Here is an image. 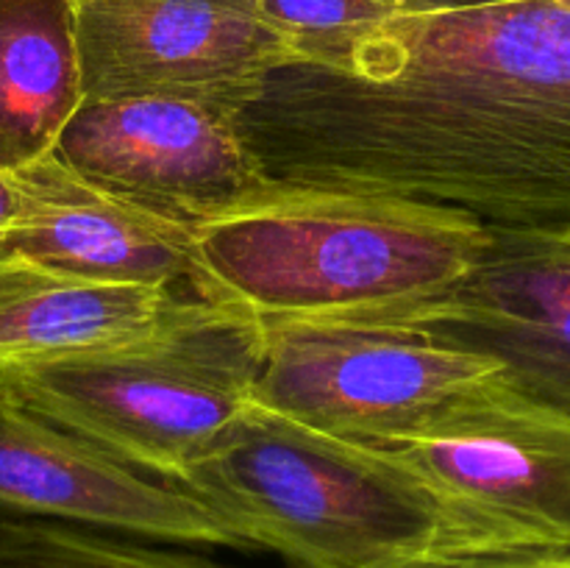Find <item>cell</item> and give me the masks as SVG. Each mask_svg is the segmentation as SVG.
I'll list each match as a JSON object with an SVG mask.
<instances>
[{
    "mask_svg": "<svg viewBox=\"0 0 570 568\" xmlns=\"http://www.w3.org/2000/svg\"><path fill=\"white\" fill-rule=\"evenodd\" d=\"M234 123L276 187L570 234V3L399 14L301 42Z\"/></svg>",
    "mask_w": 570,
    "mask_h": 568,
    "instance_id": "cell-1",
    "label": "cell"
},
{
    "mask_svg": "<svg viewBox=\"0 0 570 568\" xmlns=\"http://www.w3.org/2000/svg\"><path fill=\"white\" fill-rule=\"evenodd\" d=\"M176 488L204 501L245 549L293 568H454L501 557L390 445L332 438L256 404Z\"/></svg>",
    "mask_w": 570,
    "mask_h": 568,
    "instance_id": "cell-2",
    "label": "cell"
},
{
    "mask_svg": "<svg viewBox=\"0 0 570 568\" xmlns=\"http://www.w3.org/2000/svg\"><path fill=\"white\" fill-rule=\"evenodd\" d=\"M484 243L488 226L449 206L284 187L195 228L217 293L259 317L415 304L465 276Z\"/></svg>",
    "mask_w": 570,
    "mask_h": 568,
    "instance_id": "cell-3",
    "label": "cell"
},
{
    "mask_svg": "<svg viewBox=\"0 0 570 568\" xmlns=\"http://www.w3.org/2000/svg\"><path fill=\"white\" fill-rule=\"evenodd\" d=\"M262 356L256 312L195 298L148 337L0 365V399L178 484L250 404Z\"/></svg>",
    "mask_w": 570,
    "mask_h": 568,
    "instance_id": "cell-4",
    "label": "cell"
},
{
    "mask_svg": "<svg viewBox=\"0 0 570 568\" xmlns=\"http://www.w3.org/2000/svg\"><path fill=\"white\" fill-rule=\"evenodd\" d=\"M250 404L354 443L395 445L495 379L488 356L354 317H262Z\"/></svg>",
    "mask_w": 570,
    "mask_h": 568,
    "instance_id": "cell-5",
    "label": "cell"
},
{
    "mask_svg": "<svg viewBox=\"0 0 570 568\" xmlns=\"http://www.w3.org/2000/svg\"><path fill=\"white\" fill-rule=\"evenodd\" d=\"M50 156L100 193L189 232L278 189L256 170L232 106L215 100H83Z\"/></svg>",
    "mask_w": 570,
    "mask_h": 568,
    "instance_id": "cell-6",
    "label": "cell"
},
{
    "mask_svg": "<svg viewBox=\"0 0 570 568\" xmlns=\"http://www.w3.org/2000/svg\"><path fill=\"white\" fill-rule=\"evenodd\" d=\"M340 317L488 356L507 393L570 418V234L488 226L476 265L449 290Z\"/></svg>",
    "mask_w": 570,
    "mask_h": 568,
    "instance_id": "cell-7",
    "label": "cell"
},
{
    "mask_svg": "<svg viewBox=\"0 0 570 568\" xmlns=\"http://www.w3.org/2000/svg\"><path fill=\"white\" fill-rule=\"evenodd\" d=\"M390 449L460 507L501 557L570 551V418L490 379Z\"/></svg>",
    "mask_w": 570,
    "mask_h": 568,
    "instance_id": "cell-8",
    "label": "cell"
},
{
    "mask_svg": "<svg viewBox=\"0 0 570 568\" xmlns=\"http://www.w3.org/2000/svg\"><path fill=\"white\" fill-rule=\"evenodd\" d=\"M83 100L170 95L237 109L293 42L259 0H72Z\"/></svg>",
    "mask_w": 570,
    "mask_h": 568,
    "instance_id": "cell-9",
    "label": "cell"
},
{
    "mask_svg": "<svg viewBox=\"0 0 570 568\" xmlns=\"http://www.w3.org/2000/svg\"><path fill=\"white\" fill-rule=\"evenodd\" d=\"M0 512L128 538L245 549L195 496L0 399Z\"/></svg>",
    "mask_w": 570,
    "mask_h": 568,
    "instance_id": "cell-10",
    "label": "cell"
},
{
    "mask_svg": "<svg viewBox=\"0 0 570 568\" xmlns=\"http://www.w3.org/2000/svg\"><path fill=\"white\" fill-rule=\"evenodd\" d=\"M20 215L0 237L3 254L76 278L142 284L223 298L195 251V232L148 215L72 176L53 156L14 173Z\"/></svg>",
    "mask_w": 570,
    "mask_h": 568,
    "instance_id": "cell-11",
    "label": "cell"
},
{
    "mask_svg": "<svg viewBox=\"0 0 570 568\" xmlns=\"http://www.w3.org/2000/svg\"><path fill=\"white\" fill-rule=\"evenodd\" d=\"M195 298L170 287L89 282L0 251V365L148 337Z\"/></svg>",
    "mask_w": 570,
    "mask_h": 568,
    "instance_id": "cell-12",
    "label": "cell"
},
{
    "mask_svg": "<svg viewBox=\"0 0 570 568\" xmlns=\"http://www.w3.org/2000/svg\"><path fill=\"white\" fill-rule=\"evenodd\" d=\"M81 104L72 0H0V170L53 154Z\"/></svg>",
    "mask_w": 570,
    "mask_h": 568,
    "instance_id": "cell-13",
    "label": "cell"
},
{
    "mask_svg": "<svg viewBox=\"0 0 570 568\" xmlns=\"http://www.w3.org/2000/svg\"><path fill=\"white\" fill-rule=\"evenodd\" d=\"M0 568H234L81 523L0 512Z\"/></svg>",
    "mask_w": 570,
    "mask_h": 568,
    "instance_id": "cell-14",
    "label": "cell"
},
{
    "mask_svg": "<svg viewBox=\"0 0 570 568\" xmlns=\"http://www.w3.org/2000/svg\"><path fill=\"white\" fill-rule=\"evenodd\" d=\"M259 11L293 48L404 14L395 0H259Z\"/></svg>",
    "mask_w": 570,
    "mask_h": 568,
    "instance_id": "cell-15",
    "label": "cell"
},
{
    "mask_svg": "<svg viewBox=\"0 0 570 568\" xmlns=\"http://www.w3.org/2000/svg\"><path fill=\"white\" fill-rule=\"evenodd\" d=\"M454 568H570V551H532V555H507L468 560Z\"/></svg>",
    "mask_w": 570,
    "mask_h": 568,
    "instance_id": "cell-16",
    "label": "cell"
},
{
    "mask_svg": "<svg viewBox=\"0 0 570 568\" xmlns=\"http://www.w3.org/2000/svg\"><path fill=\"white\" fill-rule=\"evenodd\" d=\"M404 14H445V11H468L482 6L510 3V0H395Z\"/></svg>",
    "mask_w": 570,
    "mask_h": 568,
    "instance_id": "cell-17",
    "label": "cell"
},
{
    "mask_svg": "<svg viewBox=\"0 0 570 568\" xmlns=\"http://www.w3.org/2000/svg\"><path fill=\"white\" fill-rule=\"evenodd\" d=\"M20 215V187L14 182V173L0 170V237L14 226Z\"/></svg>",
    "mask_w": 570,
    "mask_h": 568,
    "instance_id": "cell-18",
    "label": "cell"
},
{
    "mask_svg": "<svg viewBox=\"0 0 570 568\" xmlns=\"http://www.w3.org/2000/svg\"><path fill=\"white\" fill-rule=\"evenodd\" d=\"M568 3H570V0H568Z\"/></svg>",
    "mask_w": 570,
    "mask_h": 568,
    "instance_id": "cell-19",
    "label": "cell"
}]
</instances>
